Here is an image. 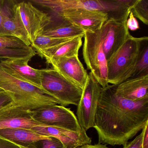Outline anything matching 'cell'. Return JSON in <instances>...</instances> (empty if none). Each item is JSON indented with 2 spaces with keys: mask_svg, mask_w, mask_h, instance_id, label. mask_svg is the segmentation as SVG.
I'll return each instance as SVG.
<instances>
[{
  "mask_svg": "<svg viewBox=\"0 0 148 148\" xmlns=\"http://www.w3.org/2000/svg\"><path fill=\"white\" fill-rule=\"evenodd\" d=\"M148 123V97L138 101L116 95L112 86L103 88L93 128L98 144L124 145Z\"/></svg>",
  "mask_w": 148,
  "mask_h": 148,
  "instance_id": "cell-1",
  "label": "cell"
},
{
  "mask_svg": "<svg viewBox=\"0 0 148 148\" xmlns=\"http://www.w3.org/2000/svg\"><path fill=\"white\" fill-rule=\"evenodd\" d=\"M136 0H31L53 13L69 9H82L106 14L109 19L126 23Z\"/></svg>",
  "mask_w": 148,
  "mask_h": 148,
  "instance_id": "cell-2",
  "label": "cell"
},
{
  "mask_svg": "<svg viewBox=\"0 0 148 148\" xmlns=\"http://www.w3.org/2000/svg\"><path fill=\"white\" fill-rule=\"evenodd\" d=\"M0 90L12 96L14 105L29 110L59 104L58 100L44 91L12 76L1 65Z\"/></svg>",
  "mask_w": 148,
  "mask_h": 148,
  "instance_id": "cell-3",
  "label": "cell"
},
{
  "mask_svg": "<svg viewBox=\"0 0 148 148\" xmlns=\"http://www.w3.org/2000/svg\"><path fill=\"white\" fill-rule=\"evenodd\" d=\"M147 37L135 38L131 35L120 49L107 61V82L116 85L130 78L137 61L142 45Z\"/></svg>",
  "mask_w": 148,
  "mask_h": 148,
  "instance_id": "cell-4",
  "label": "cell"
},
{
  "mask_svg": "<svg viewBox=\"0 0 148 148\" xmlns=\"http://www.w3.org/2000/svg\"><path fill=\"white\" fill-rule=\"evenodd\" d=\"M42 70L41 86L47 94L58 100L62 106H77L83 90L68 81L53 67Z\"/></svg>",
  "mask_w": 148,
  "mask_h": 148,
  "instance_id": "cell-5",
  "label": "cell"
},
{
  "mask_svg": "<svg viewBox=\"0 0 148 148\" xmlns=\"http://www.w3.org/2000/svg\"><path fill=\"white\" fill-rule=\"evenodd\" d=\"M83 54L87 69L103 88L109 85L107 82V61L103 50L100 30L86 32L84 36Z\"/></svg>",
  "mask_w": 148,
  "mask_h": 148,
  "instance_id": "cell-6",
  "label": "cell"
},
{
  "mask_svg": "<svg viewBox=\"0 0 148 148\" xmlns=\"http://www.w3.org/2000/svg\"><path fill=\"white\" fill-rule=\"evenodd\" d=\"M102 89L103 87L90 72L76 112L79 123L86 131L95 125V115Z\"/></svg>",
  "mask_w": 148,
  "mask_h": 148,
  "instance_id": "cell-7",
  "label": "cell"
},
{
  "mask_svg": "<svg viewBox=\"0 0 148 148\" xmlns=\"http://www.w3.org/2000/svg\"><path fill=\"white\" fill-rule=\"evenodd\" d=\"M31 111L33 118L43 124L73 132L85 131L81 128L77 116L70 108L58 104L41 107Z\"/></svg>",
  "mask_w": 148,
  "mask_h": 148,
  "instance_id": "cell-8",
  "label": "cell"
},
{
  "mask_svg": "<svg viewBox=\"0 0 148 148\" xmlns=\"http://www.w3.org/2000/svg\"><path fill=\"white\" fill-rule=\"evenodd\" d=\"M17 6L32 45L36 38L51 24V18L35 7L30 1L17 3Z\"/></svg>",
  "mask_w": 148,
  "mask_h": 148,
  "instance_id": "cell-9",
  "label": "cell"
},
{
  "mask_svg": "<svg viewBox=\"0 0 148 148\" xmlns=\"http://www.w3.org/2000/svg\"><path fill=\"white\" fill-rule=\"evenodd\" d=\"M53 14L60 19L68 21L86 32H95L100 30L109 20L106 14L85 9H69Z\"/></svg>",
  "mask_w": 148,
  "mask_h": 148,
  "instance_id": "cell-10",
  "label": "cell"
},
{
  "mask_svg": "<svg viewBox=\"0 0 148 148\" xmlns=\"http://www.w3.org/2000/svg\"><path fill=\"white\" fill-rule=\"evenodd\" d=\"M102 46L107 61L130 36L126 23L108 20L100 29Z\"/></svg>",
  "mask_w": 148,
  "mask_h": 148,
  "instance_id": "cell-11",
  "label": "cell"
},
{
  "mask_svg": "<svg viewBox=\"0 0 148 148\" xmlns=\"http://www.w3.org/2000/svg\"><path fill=\"white\" fill-rule=\"evenodd\" d=\"M46 125L35 120L33 118L31 110L15 105L13 102L0 109V130L6 129L32 130L33 128L37 126Z\"/></svg>",
  "mask_w": 148,
  "mask_h": 148,
  "instance_id": "cell-12",
  "label": "cell"
},
{
  "mask_svg": "<svg viewBox=\"0 0 148 148\" xmlns=\"http://www.w3.org/2000/svg\"><path fill=\"white\" fill-rule=\"evenodd\" d=\"M47 63L68 81L83 90L88 73L78 56L50 60Z\"/></svg>",
  "mask_w": 148,
  "mask_h": 148,
  "instance_id": "cell-13",
  "label": "cell"
},
{
  "mask_svg": "<svg viewBox=\"0 0 148 148\" xmlns=\"http://www.w3.org/2000/svg\"><path fill=\"white\" fill-rule=\"evenodd\" d=\"M32 58L29 57L15 59H1L0 60V65L12 76L33 85L44 91L47 94L41 86L43 70L34 69L28 65V62Z\"/></svg>",
  "mask_w": 148,
  "mask_h": 148,
  "instance_id": "cell-14",
  "label": "cell"
},
{
  "mask_svg": "<svg viewBox=\"0 0 148 148\" xmlns=\"http://www.w3.org/2000/svg\"><path fill=\"white\" fill-rule=\"evenodd\" d=\"M112 86L116 95L125 99L138 101L148 97V75L128 79Z\"/></svg>",
  "mask_w": 148,
  "mask_h": 148,
  "instance_id": "cell-15",
  "label": "cell"
},
{
  "mask_svg": "<svg viewBox=\"0 0 148 148\" xmlns=\"http://www.w3.org/2000/svg\"><path fill=\"white\" fill-rule=\"evenodd\" d=\"M0 36L14 37L28 46H31L28 34L21 18L17 4H13L7 12L3 19Z\"/></svg>",
  "mask_w": 148,
  "mask_h": 148,
  "instance_id": "cell-16",
  "label": "cell"
},
{
  "mask_svg": "<svg viewBox=\"0 0 148 148\" xmlns=\"http://www.w3.org/2000/svg\"><path fill=\"white\" fill-rule=\"evenodd\" d=\"M83 38L80 36L75 37L71 40L37 52L47 61L58 58L78 56L79 51L82 45Z\"/></svg>",
  "mask_w": 148,
  "mask_h": 148,
  "instance_id": "cell-17",
  "label": "cell"
},
{
  "mask_svg": "<svg viewBox=\"0 0 148 148\" xmlns=\"http://www.w3.org/2000/svg\"><path fill=\"white\" fill-rule=\"evenodd\" d=\"M59 24L49 25L41 35L58 38H72L84 37L86 31L82 28L64 20Z\"/></svg>",
  "mask_w": 148,
  "mask_h": 148,
  "instance_id": "cell-18",
  "label": "cell"
},
{
  "mask_svg": "<svg viewBox=\"0 0 148 148\" xmlns=\"http://www.w3.org/2000/svg\"><path fill=\"white\" fill-rule=\"evenodd\" d=\"M0 135L18 143H32L49 139L51 137L37 133L32 130L6 129L0 130Z\"/></svg>",
  "mask_w": 148,
  "mask_h": 148,
  "instance_id": "cell-19",
  "label": "cell"
},
{
  "mask_svg": "<svg viewBox=\"0 0 148 148\" xmlns=\"http://www.w3.org/2000/svg\"><path fill=\"white\" fill-rule=\"evenodd\" d=\"M148 75V41L140 50L137 61L131 74L130 78ZM129 78V79H130Z\"/></svg>",
  "mask_w": 148,
  "mask_h": 148,
  "instance_id": "cell-20",
  "label": "cell"
},
{
  "mask_svg": "<svg viewBox=\"0 0 148 148\" xmlns=\"http://www.w3.org/2000/svg\"><path fill=\"white\" fill-rule=\"evenodd\" d=\"M72 38H52L48 36L40 35L35 39L31 46L33 47L36 51L50 48L61 43L71 40Z\"/></svg>",
  "mask_w": 148,
  "mask_h": 148,
  "instance_id": "cell-21",
  "label": "cell"
},
{
  "mask_svg": "<svg viewBox=\"0 0 148 148\" xmlns=\"http://www.w3.org/2000/svg\"><path fill=\"white\" fill-rule=\"evenodd\" d=\"M36 54L31 46L20 49H0V58L12 60L27 57H34Z\"/></svg>",
  "mask_w": 148,
  "mask_h": 148,
  "instance_id": "cell-22",
  "label": "cell"
},
{
  "mask_svg": "<svg viewBox=\"0 0 148 148\" xmlns=\"http://www.w3.org/2000/svg\"><path fill=\"white\" fill-rule=\"evenodd\" d=\"M131 12L135 18L143 24L148 25V0H136L132 8Z\"/></svg>",
  "mask_w": 148,
  "mask_h": 148,
  "instance_id": "cell-23",
  "label": "cell"
},
{
  "mask_svg": "<svg viewBox=\"0 0 148 148\" xmlns=\"http://www.w3.org/2000/svg\"><path fill=\"white\" fill-rule=\"evenodd\" d=\"M29 47L14 37L0 36V49H20Z\"/></svg>",
  "mask_w": 148,
  "mask_h": 148,
  "instance_id": "cell-24",
  "label": "cell"
},
{
  "mask_svg": "<svg viewBox=\"0 0 148 148\" xmlns=\"http://www.w3.org/2000/svg\"><path fill=\"white\" fill-rule=\"evenodd\" d=\"M0 148H37L34 145H25L9 140L0 135Z\"/></svg>",
  "mask_w": 148,
  "mask_h": 148,
  "instance_id": "cell-25",
  "label": "cell"
},
{
  "mask_svg": "<svg viewBox=\"0 0 148 148\" xmlns=\"http://www.w3.org/2000/svg\"><path fill=\"white\" fill-rule=\"evenodd\" d=\"M13 1H5L0 0V35L2 30V23L4 17L11 6L14 4Z\"/></svg>",
  "mask_w": 148,
  "mask_h": 148,
  "instance_id": "cell-26",
  "label": "cell"
},
{
  "mask_svg": "<svg viewBox=\"0 0 148 148\" xmlns=\"http://www.w3.org/2000/svg\"><path fill=\"white\" fill-rule=\"evenodd\" d=\"M143 134L144 131L143 129L142 132L131 142H127L123 145V148H143Z\"/></svg>",
  "mask_w": 148,
  "mask_h": 148,
  "instance_id": "cell-27",
  "label": "cell"
},
{
  "mask_svg": "<svg viewBox=\"0 0 148 148\" xmlns=\"http://www.w3.org/2000/svg\"><path fill=\"white\" fill-rule=\"evenodd\" d=\"M43 148H65L62 143L57 138L51 137L42 141Z\"/></svg>",
  "mask_w": 148,
  "mask_h": 148,
  "instance_id": "cell-28",
  "label": "cell"
},
{
  "mask_svg": "<svg viewBox=\"0 0 148 148\" xmlns=\"http://www.w3.org/2000/svg\"><path fill=\"white\" fill-rule=\"evenodd\" d=\"M126 26L128 30L135 31L139 29V23L131 11L126 21Z\"/></svg>",
  "mask_w": 148,
  "mask_h": 148,
  "instance_id": "cell-29",
  "label": "cell"
},
{
  "mask_svg": "<svg viewBox=\"0 0 148 148\" xmlns=\"http://www.w3.org/2000/svg\"><path fill=\"white\" fill-rule=\"evenodd\" d=\"M13 101L12 97L9 93L0 90V109Z\"/></svg>",
  "mask_w": 148,
  "mask_h": 148,
  "instance_id": "cell-30",
  "label": "cell"
},
{
  "mask_svg": "<svg viewBox=\"0 0 148 148\" xmlns=\"http://www.w3.org/2000/svg\"><path fill=\"white\" fill-rule=\"evenodd\" d=\"M144 131L143 148H148V123L143 129Z\"/></svg>",
  "mask_w": 148,
  "mask_h": 148,
  "instance_id": "cell-31",
  "label": "cell"
},
{
  "mask_svg": "<svg viewBox=\"0 0 148 148\" xmlns=\"http://www.w3.org/2000/svg\"><path fill=\"white\" fill-rule=\"evenodd\" d=\"M75 148H109L106 145L100 144L98 143L97 144H85L80 145Z\"/></svg>",
  "mask_w": 148,
  "mask_h": 148,
  "instance_id": "cell-32",
  "label": "cell"
}]
</instances>
